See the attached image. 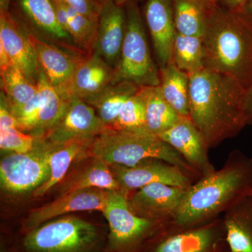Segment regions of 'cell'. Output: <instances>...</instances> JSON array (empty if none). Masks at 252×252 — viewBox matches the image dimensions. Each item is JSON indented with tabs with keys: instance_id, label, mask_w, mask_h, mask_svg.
Returning <instances> with one entry per match:
<instances>
[{
	"instance_id": "cell-29",
	"label": "cell",
	"mask_w": 252,
	"mask_h": 252,
	"mask_svg": "<svg viewBox=\"0 0 252 252\" xmlns=\"http://www.w3.org/2000/svg\"><path fill=\"white\" fill-rule=\"evenodd\" d=\"M160 87L167 102L182 117H189V74L173 62L159 69Z\"/></svg>"
},
{
	"instance_id": "cell-35",
	"label": "cell",
	"mask_w": 252,
	"mask_h": 252,
	"mask_svg": "<svg viewBox=\"0 0 252 252\" xmlns=\"http://www.w3.org/2000/svg\"><path fill=\"white\" fill-rule=\"evenodd\" d=\"M234 12L240 21L252 32V0H248Z\"/></svg>"
},
{
	"instance_id": "cell-40",
	"label": "cell",
	"mask_w": 252,
	"mask_h": 252,
	"mask_svg": "<svg viewBox=\"0 0 252 252\" xmlns=\"http://www.w3.org/2000/svg\"><path fill=\"white\" fill-rule=\"evenodd\" d=\"M114 2H115L117 5H119V6H123V7H124L126 5L129 4V3H138V1H141V0H114Z\"/></svg>"
},
{
	"instance_id": "cell-18",
	"label": "cell",
	"mask_w": 252,
	"mask_h": 252,
	"mask_svg": "<svg viewBox=\"0 0 252 252\" xmlns=\"http://www.w3.org/2000/svg\"><path fill=\"white\" fill-rule=\"evenodd\" d=\"M126 29L125 7L119 6L114 0H105L99 14L93 54L114 69L120 60Z\"/></svg>"
},
{
	"instance_id": "cell-44",
	"label": "cell",
	"mask_w": 252,
	"mask_h": 252,
	"mask_svg": "<svg viewBox=\"0 0 252 252\" xmlns=\"http://www.w3.org/2000/svg\"><path fill=\"white\" fill-rule=\"evenodd\" d=\"M224 252H229V250H227V251H225Z\"/></svg>"
},
{
	"instance_id": "cell-33",
	"label": "cell",
	"mask_w": 252,
	"mask_h": 252,
	"mask_svg": "<svg viewBox=\"0 0 252 252\" xmlns=\"http://www.w3.org/2000/svg\"><path fill=\"white\" fill-rule=\"evenodd\" d=\"M37 138L17 127L0 129V148L10 153H26L34 148Z\"/></svg>"
},
{
	"instance_id": "cell-16",
	"label": "cell",
	"mask_w": 252,
	"mask_h": 252,
	"mask_svg": "<svg viewBox=\"0 0 252 252\" xmlns=\"http://www.w3.org/2000/svg\"><path fill=\"white\" fill-rule=\"evenodd\" d=\"M0 45L12 64H16L28 79L36 84L39 64L28 30L21 20L9 12L0 13Z\"/></svg>"
},
{
	"instance_id": "cell-17",
	"label": "cell",
	"mask_w": 252,
	"mask_h": 252,
	"mask_svg": "<svg viewBox=\"0 0 252 252\" xmlns=\"http://www.w3.org/2000/svg\"><path fill=\"white\" fill-rule=\"evenodd\" d=\"M144 17L152 38L159 69L172 62L177 31L174 0H147Z\"/></svg>"
},
{
	"instance_id": "cell-13",
	"label": "cell",
	"mask_w": 252,
	"mask_h": 252,
	"mask_svg": "<svg viewBox=\"0 0 252 252\" xmlns=\"http://www.w3.org/2000/svg\"><path fill=\"white\" fill-rule=\"evenodd\" d=\"M17 6L21 21L36 36L74 54H86L61 27L52 0H17Z\"/></svg>"
},
{
	"instance_id": "cell-5",
	"label": "cell",
	"mask_w": 252,
	"mask_h": 252,
	"mask_svg": "<svg viewBox=\"0 0 252 252\" xmlns=\"http://www.w3.org/2000/svg\"><path fill=\"white\" fill-rule=\"evenodd\" d=\"M108 228L76 216L59 217L31 230L21 252H109Z\"/></svg>"
},
{
	"instance_id": "cell-41",
	"label": "cell",
	"mask_w": 252,
	"mask_h": 252,
	"mask_svg": "<svg viewBox=\"0 0 252 252\" xmlns=\"http://www.w3.org/2000/svg\"><path fill=\"white\" fill-rule=\"evenodd\" d=\"M192 1H198V2L201 3H210L214 2L212 0H192Z\"/></svg>"
},
{
	"instance_id": "cell-25",
	"label": "cell",
	"mask_w": 252,
	"mask_h": 252,
	"mask_svg": "<svg viewBox=\"0 0 252 252\" xmlns=\"http://www.w3.org/2000/svg\"><path fill=\"white\" fill-rule=\"evenodd\" d=\"M52 1L61 27L67 32L78 49L86 54H92L97 23L59 0Z\"/></svg>"
},
{
	"instance_id": "cell-37",
	"label": "cell",
	"mask_w": 252,
	"mask_h": 252,
	"mask_svg": "<svg viewBox=\"0 0 252 252\" xmlns=\"http://www.w3.org/2000/svg\"><path fill=\"white\" fill-rule=\"evenodd\" d=\"M245 109L249 124L252 123V84L246 89L245 94Z\"/></svg>"
},
{
	"instance_id": "cell-31",
	"label": "cell",
	"mask_w": 252,
	"mask_h": 252,
	"mask_svg": "<svg viewBox=\"0 0 252 252\" xmlns=\"http://www.w3.org/2000/svg\"><path fill=\"white\" fill-rule=\"evenodd\" d=\"M172 62L178 69L188 74L204 67L203 38L182 35L177 32Z\"/></svg>"
},
{
	"instance_id": "cell-27",
	"label": "cell",
	"mask_w": 252,
	"mask_h": 252,
	"mask_svg": "<svg viewBox=\"0 0 252 252\" xmlns=\"http://www.w3.org/2000/svg\"><path fill=\"white\" fill-rule=\"evenodd\" d=\"M140 91L145 104V129L158 135L180 120V117L167 102L160 86H140Z\"/></svg>"
},
{
	"instance_id": "cell-11",
	"label": "cell",
	"mask_w": 252,
	"mask_h": 252,
	"mask_svg": "<svg viewBox=\"0 0 252 252\" xmlns=\"http://www.w3.org/2000/svg\"><path fill=\"white\" fill-rule=\"evenodd\" d=\"M110 190L93 188L76 190L60 195L54 201L34 209L23 224L22 235L40 226L49 220L72 212H103Z\"/></svg>"
},
{
	"instance_id": "cell-10",
	"label": "cell",
	"mask_w": 252,
	"mask_h": 252,
	"mask_svg": "<svg viewBox=\"0 0 252 252\" xmlns=\"http://www.w3.org/2000/svg\"><path fill=\"white\" fill-rule=\"evenodd\" d=\"M111 170L120 187V191L128 194L153 184L172 186L188 190L193 179L180 167L157 158L142 160L134 166L110 165Z\"/></svg>"
},
{
	"instance_id": "cell-30",
	"label": "cell",
	"mask_w": 252,
	"mask_h": 252,
	"mask_svg": "<svg viewBox=\"0 0 252 252\" xmlns=\"http://www.w3.org/2000/svg\"><path fill=\"white\" fill-rule=\"evenodd\" d=\"M0 72L1 92L6 97L11 113L21 109L37 94L36 84L30 80L16 64H11Z\"/></svg>"
},
{
	"instance_id": "cell-26",
	"label": "cell",
	"mask_w": 252,
	"mask_h": 252,
	"mask_svg": "<svg viewBox=\"0 0 252 252\" xmlns=\"http://www.w3.org/2000/svg\"><path fill=\"white\" fill-rule=\"evenodd\" d=\"M140 86L128 81L110 84L94 98L88 101L95 110L97 117L107 128H111L117 121L127 99L135 94Z\"/></svg>"
},
{
	"instance_id": "cell-32",
	"label": "cell",
	"mask_w": 252,
	"mask_h": 252,
	"mask_svg": "<svg viewBox=\"0 0 252 252\" xmlns=\"http://www.w3.org/2000/svg\"><path fill=\"white\" fill-rule=\"evenodd\" d=\"M145 104L139 89L135 94L127 99L111 129L126 131L140 130L145 129Z\"/></svg>"
},
{
	"instance_id": "cell-6",
	"label": "cell",
	"mask_w": 252,
	"mask_h": 252,
	"mask_svg": "<svg viewBox=\"0 0 252 252\" xmlns=\"http://www.w3.org/2000/svg\"><path fill=\"white\" fill-rule=\"evenodd\" d=\"M126 29L122 54L112 84L128 81L139 86L160 85V74L149 50L144 18L138 4L125 6Z\"/></svg>"
},
{
	"instance_id": "cell-20",
	"label": "cell",
	"mask_w": 252,
	"mask_h": 252,
	"mask_svg": "<svg viewBox=\"0 0 252 252\" xmlns=\"http://www.w3.org/2000/svg\"><path fill=\"white\" fill-rule=\"evenodd\" d=\"M114 69L97 55L86 54L79 60L74 75L62 94L63 98L88 102L112 84Z\"/></svg>"
},
{
	"instance_id": "cell-15",
	"label": "cell",
	"mask_w": 252,
	"mask_h": 252,
	"mask_svg": "<svg viewBox=\"0 0 252 252\" xmlns=\"http://www.w3.org/2000/svg\"><path fill=\"white\" fill-rule=\"evenodd\" d=\"M157 136L180 153L201 177L216 170L209 159L210 148L190 117H181L171 127Z\"/></svg>"
},
{
	"instance_id": "cell-23",
	"label": "cell",
	"mask_w": 252,
	"mask_h": 252,
	"mask_svg": "<svg viewBox=\"0 0 252 252\" xmlns=\"http://www.w3.org/2000/svg\"><path fill=\"white\" fill-rule=\"evenodd\" d=\"M93 140L72 141L57 144L50 156L49 178L32 193V196L36 198L44 197L59 185L67 175L72 164L87 155L88 147Z\"/></svg>"
},
{
	"instance_id": "cell-19",
	"label": "cell",
	"mask_w": 252,
	"mask_h": 252,
	"mask_svg": "<svg viewBox=\"0 0 252 252\" xmlns=\"http://www.w3.org/2000/svg\"><path fill=\"white\" fill-rule=\"evenodd\" d=\"M27 30L39 65L51 85L62 96L74 75L79 60L86 54H74L61 49L59 46L41 39Z\"/></svg>"
},
{
	"instance_id": "cell-43",
	"label": "cell",
	"mask_w": 252,
	"mask_h": 252,
	"mask_svg": "<svg viewBox=\"0 0 252 252\" xmlns=\"http://www.w3.org/2000/svg\"><path fill=\"white\" fill-rule=\"evenodd\" d=\"M248 194H250V195H252V187L251 189H250V191H249Z\"/></svg>"
},
{
	"instance_id": "cell-2",
	"label": "cell",
	"mask_w": 252,
	"mask_h": 252,
	"mask_svg": "<svg viewBox=\"0 0 252 252\" xmlns=\"http://www.w3.org/2000/svg\"><path fill=\"white\" fill-rule=\"evenodd\" d=\"M252 187V157L232 151L223 166L203 176L186 191L172 223L183 228L215 220L248 195Z\"/></svg>"
},
{
	"instance_id": "cell-24",
	"label": "cell",
	"mask_w": 252,
	"mask_h": 252,
	"mask_svg": "<svg viewBox=\"0 0 252 252\" xmlns=\"http://www.w3.org/2000/svg\"><path fill=\"white\" fill-rule=\"evenodd\" d=\"M36 86L40 94L41 104L35 126L31 135L36 138H41L59 122L70 100L63 98L51 85L40 65L38 71Z\"/></svg>"
},
{
	"instance_id": "cell-21",
	"label": "cell",
	"mask_w": 252,
	"mask_h": 252,
	"mask_svg": "<svg viewBox=\"0 0 252 252\" xmlns=\"http://www.w3.org/2000/svg\"><path fill=\"white\" fill-rule=\"evenodd\" d=\"M81 162V165L68 173L56 186L59 196L76 190L93 188L120 190L108 163L88 155L82 158Z\"/></svg>"
},
{
	"instance_id": "cell-4",
	"label": "cell",
	"mask_w": 252,
	"mask_h": 252,
	"mask_svg": "<svg viewBox=\"0 0 252 252\" xmlns=\"http://www.w3.org/2000/svg\"><path fill=\"white\" fill-rule=\"evenodd\" d=\"M86 153L109 165L126 167L134 166L145 159H160L180 167L194 180L201 177L171 146L145 129L126 131L106 128L91 141Z\"/></svg>"
},
{
	"instance_id": "cell-14",
	"label": "cell",
	"mask_w": 252,
	"mask_h": 252,
	"mask_svg": "<svg viewBox=\"0 0 252 252\" xmlns=\"http://www.w3.org/2000/svg\"><path fill=\"white\" fill-rule=\"evenodd\" d=\"M186 191L179 187L153 184L136 190L129 203L139 217L165 223L175 218Z\"/></svg>"
},
{
	"instance_id": "cell-12",
	"label": "cell",
	"mask_w": 252,
	"mask_h": 252,
	"mask_svg": "<svg viewBox=\"0 0 252 252\" xmlns=\"http://www.w3.org/2000/svg\"><path fill=\"white\" fill-rule=\"evenodd\" d=\"M106 128L92 106L82 99L74 97L70 99L59 122L40 139L54 144L93 140Z\"/></svg>"
},
{
	"instance_id": "cell-3",
	"label": "cell",
	"mask_w": 252,
	"mask_h": 252,
	"mask_svg": "<svg viewBox=\"0 0 252 252\" xmlns=\"http://www.w3.org/2000/svg\"><path fill=\"white\" fill-rule=\"evenodd\" d=\"M204 67L234 78L245 89L252 84V32L234 11L216 6L203 38Z\"/></svg>"
},
{
	"instance_id": "cell-34",
	"label": "cell",
	"mask_w": 252,
	"mask_h": 252,
	"mask_svg": "<svg viewBox=\"0 0 252 252\" xmlns=\"http://www.w3.org/2000/svg\"><path fill=\"white\" fill-rule=\"evenodd\" d=\"M66 6L98 23L102 4L97 0H59Z\"/></svg>"
},
{
	"instance_id": "cell-1",
	"label": "cell",
	"mask_w": 252,
	"mask_h": 252,
	"mask_svg": "<svg viewBox=\"0 0 252 252\" xmlns=\"http://www.w3.org/2000/svg\"><path fill=\"white\" fill-rule=\"evenodd\" d=\"M189 77V117L209 148L238 135L249 124L246 89L234 78L205 67Z\"/></svg>"
},
{
	"instance_id": "cell-42",
	"label": "cell",
	"mask_w": 252,
	"mask_h": 252,
	"mask_svg": "<svg viewBox=\"0 0 252 252\" xmlns=\"http://www.w3.org/2000/svg\"><path fill=\"white\" fill-rule=\"evenodd\" d=\"M97 1H98L99 3H101V4H102V3L104 2L105 0H97Z\"/></svg>"
},
{
	"instance_id": "cell-9",
	"label": "cell",
	"mask_w": 252,
	"mask_h": 252,
	"mask_svg": "<svg viewBox=\"0 0 252 252\" xmlns=\"http://www.w3.org/2000/svg\"><path fill=\"white\" fill-rule=\"evenodd\" d=\"M57 144L37 138L26 153H10L0 162L1 187L8 193L32 192L45 183L50 176L49 160Z\"/></svg>"
},
{
	"instance_id": "cell-22",
	"label": "cell",
	"mask_w": 252,
	"mask_h": 252,
	"mask_svg": "<svg viewBox=\"0 0 252 252\" xmlns=\"http://www.w3.org/2000/svg\"><path fill=\"white\" fill-rule=\"evenodd\" d=\"M223 215L229 252H252V195H245Z\"/></svg>"
},
{
	"instance_id": "cell-39",
	"label": "cell",
	"mask_w": 252,
	"mask_h": 252,
	"mask_svg": "<svg viewBox=\"0 0 252 252\" xmlns=\"http://www.w3.org/2000/svg\"><path fill=\"white\" fill-rule=\"evenodd\" d=\"M11 0H0V13L9 12Z\"/></svg>"
},
{
	"instance_id": "cell-28",
	"label": "cell",
	"mask_w": 252,
	"mask_h": 252,
	"mask_svg": "<svg viewBox=\"0 0 252 252\" xmlns=\"http://www.w3.org/2000/svg\"><path fill=\"white\" fill-rule=\"evenodd\" d=\"M215 6L214 2L174 0V21L177 32L182 35L203 38L209 16Z\"/></svg>"
},
{
	"instance_id": "cell-38",
	"label": "cell",
	"mask_w": 252,
	"mask_h": 252,
	"mask_svg": "<svg viewBox=\"0 0 252 252\" xmlns=\"http://www.w3.org/2000/svg\"><path fill=\"white\" fill-rule=\"evenodd\" d=\"M0 252H21L20 251L19 242L17 245L14 246H10L9 244L3 242L1 245V251Z\"/></svg>"
},
{
	"instance_id": "cell-7",
	"label": "cell",
	"mask_w": 252,
	"mask_h": 252,
	"mask_svg": "<svg viewBox=\"0 0 252 252\" xmlns=\"http://www.w3.org/2000/svg\"><path fill=\"white\" fill-rule=\"evenodd\" d=\"M222 217L204 224L183 228L172 221L162 223L144 244L140 252H224Z\"/></svg>"
},
{
	"instance_id": "cell-8",
	"label": "cell",
	"mask_w": 252,
	"mask_h": 252,
	"mask_svg": "<svg viewBox=\"0 0 252 252\" xmlns=\"http://www.w3.org/2000/svg\"><path fill=\"white\" fill-rule=\"evenodd\" d=\"M102 213L108 224L109 252H140L149 237L164 223L136 215L127 194L120 190L109 191Z\"/></svg>"
},
{
	"instance_id": "cell-36",
	"label": "cell",
	"mask_w": 252,
	"mask_h": 252,
	"mask_svg": "<svg viewBox=\"0 0 252 252\" xmlns=\"http://www.w3.org/2000/svg\"><path fill=\"white\" fill-rule=\"evenodd\" d=\"M212 1L219 7L228 10V11H235L248 0H212Z\"/></svg>"
}]
</instances>
